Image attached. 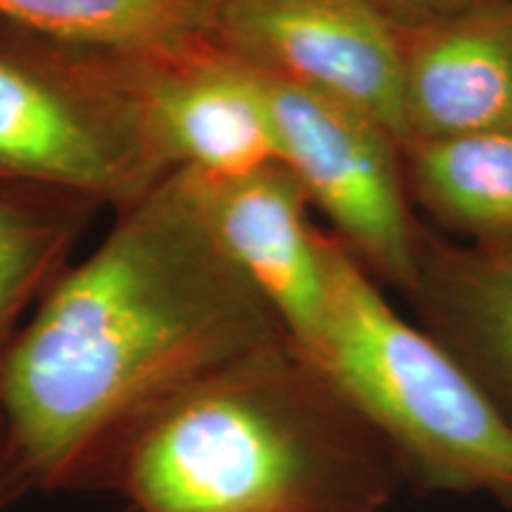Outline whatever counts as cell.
<instances>
[{
  "instance_id": "1",
  "label": "cell",
  "mask_w": 512,
  "mask_h": 512,
  "mask_svg": "<svg viewBox=\"0 0 512 512\" xmlns=\"http://www.w3.org/2000/svg\"><path fill=\"white\" fill-rule=\"evenodd\" d=\"M285 337L174 171L117 211L102 245L17 332L0 370V427L34 491L100 494L159 406Z\"/></svg>"
},
{
  "instance_id": "3",
  "label": "cell",
  "mask_w": 512,
  "mask_h": 512,
  "mask_svg": "<svg viewBox=\"0 0 512 512\" xmlns=\"http://www.w3.org/2000/svg\"><path fill=\"white\" fill-rule=\"evenodd\" d=\"M366 415L408 486L512 508V427L477 382L330 235L328 309L306 354Z\"/></svg>"
},
{
  "instance_id": "2",
  "label": "cell",
  "mask_w": 512,
  "mask_h": 512,
  "mask_svg": "<svg viewBox=\"0 0 512 512\" xmlns=\"http://www.w3.org/2000/svg\"><path fill=\"white\" fill-rule=\"evenodd\" d=\"M401 486L380 432L285 337L159 406L107 491L133 512H387Z\"/></svg>"
},
{
  "instance_id": "5",
  "label": "cell",
  "mask_w": 512,
  "mask_h": 512,
  "mask_svg": "<svg viewBox=\"0 0 512 512\" xmlns=\"http://www.w3.org/2000/svg\"><path fill=\"white\" fill-rule=\"evenodd\" d=\"M242 62V60H240ZM252 69V67H249ZM280 157L377 283L406 292L420 221L408 197L399 143L368 114L252 69Z\"/></svg>"
},
{
  "instance_id": "4",
  "label": "cell",
  "mask_w": 512,
  "mask_h": 512,
  "mask_svg": "<svg viewBox=\"0 0 512 512\" xmlns=\"http://www.w3.org/2000/svg\"><path fill=\"white\" fill-rule=\"evenodd\" d=\"M145 60L0 19V183L124 211L174 174L152 128Z\"/></svg>"
},
{
  "instance_id": "10",
  "label": "cell",
  "mask_w": 512,
  "mask_h": 512,
  "mask_svg": "<svg viewBox=\"0 0 512 512\" xmlns=\"http://www.w3.org/2000/svg\"><path fill=\"white\" fill-rule=\"evenodd\" d=\"M401 297L512 427V240H448L420 221Z\"/></svg>"
},
{
  "instance_id": "12",
  "label": "cell",
  "mask_w": 512,
  "mask_h": 512,
  "mask_svg": "<svg viewBox=\"0 0 512 512\" xmlns=\"http://www.w3.org/2000/svg\"><path fill=\"white\" fill-rule=\"evenodd\" d=\"M221 0H0V19L128 55H178L216 41Z\"/></svg>"
},
{
  "instance_id": "16",
  "label": "cell",
  "mask_w": 512,
  "mask_h": 512,
  "mask_svg": "<svg viewBox=\"0 0 512 512\" xmlns=\"http://www.w3.org/2000/svg\"><path fill=\"white\" fill-rule=\"evenodd\" d=\"M124 512H133V510H131V508H126V510H124Z\"/></svg>"
},
{
  "instance_id": "14",
  "label": "cell",
  "mask_w": 512,
  "mask_h": 512,
  "mask_svg": "<svg viewBox=\"0 0 512 512\" xmlns=\"http://www.w3.org/2000/svg\"><path fill=\"white\" fill-rule=\"evenodd\" d=\"M363 3L387 19L392 27H418L505 0H363Z\"/></svg>"
},
{
  "instance_id": "13",
  "label": "cell",
  "mask_w": 512,
  "mask_h": 512,
  "mask_svg": "<svg viewBox=\"0 0 512 512\" xmlns=\"http://www.w3.org/2000/svg\"><path fill=\"white\" fill-rule=\"evenodd\" d=\"M102 207L76 192L0 183V370L31 306L67 271Z\"/></svg>"
},
{
  "instance_id": "15",
  "label": "cell",
  "mask_w": 512,
  "mask_h": 512,
  "mask_svg": "<svg viewBox=\"0 0 512 512\" xmlns=\"http://www.w3.org/2000/svg\"><path fill=\"white\" fill-rule=\"evenodd\" d=\"M29 491H34V486H31L27 472L22 470L3 427H0V512H8Z\"/></svg>"
},
{
  "instance_id": "8",
  "label": "cell",
  "mask_w": 512,
  "mask_h": 512,
  "mask_svg": "<svg viewBox=\"0 0 512 512\" xmlns=\"http://www.w3.org/2000/svg\"><path fill=\"white\" fill-rule=\"evenodd\" d=\"M145 91L157 143L174 169L240 176L283 162L252 69L219 41L147 55Z\"/></svg>"
},
{
  "instance_id": "9",
  "label": "cell",
  "mask_w": 512,
  "mask_h": 512,
  "mask_svg": "<svg viewBox=\"0 0 512 512\" xmlns=\"http://www.w3.org/2000/svg\"><path fill=\"white\" fill-rule=\"evenodd\" d=\"M392 29L406 143L512 131V0Z\"/></svg>"
},
{
  "instance_id": "7",
  "label": "cell",
  "mask_w": 512,
  "mask_h": 512,
  "mask_svg": "<svg viewBox=\"0 0 512 512\" xmlns=\"http://www.w3.org/2000/svg\"><path fill=\"white\" fill-rule=\"evenodd\" d=\"M211 238L266 299L297 349H316L328 309L330 235L309 221L311 200L285 162L240 176L176 169Z\"/></svg>"
},
{
  "instance_id": "6",
  "label": "cell",
  "mask_w": 512,
  "mask_h": 512,
  "mask_svg": "<svg viewBox=\"0 0 512 512\" xmlns=\"http://www.w3.org/2000/svg\"><path fill=\"white\" fill-rule=\"evenodd\" d=\"M216 41L256 72L368 114L399 147L408 140L394 29L363 0H221Z\"/></svg>"
},
{
  "instance_id": "11",
  "label": "cell",
  "mask_w": 512,
  "mask_h": 512,
  "mask_svg": "<svg viewBox=\"0 0 512 512\" xmlns=\"http://www.w3.org/2000/svg\"><path fill=\"white\" fill-rule=\"evenodd\" d=\"M408 197L465 242L512 240V131L401 145Z\"/></svg>"
}]
</instances>
